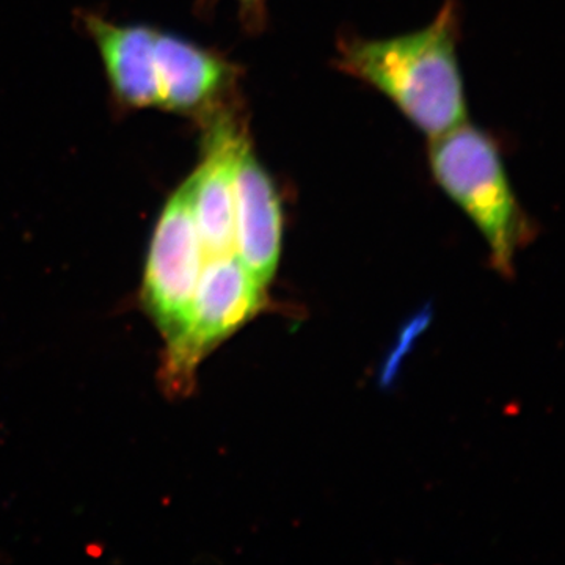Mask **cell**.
Segmentation results:
<instances>
[{
  "label": "cell",
  "instance_id": "obj_2",
  "mask_svg": "<svg viewBox=\"0 0 565 565\" xmlns=\"http://www.w3.org/2000/svg\"><path fill=\"white\" fill-rule=\"evenodd\" d=\"M429 162L440 188L486 237L494 267L512 274L525 223L494 141L463 121L434 137Z\"/></svg>",
  "mask_w": 565,
  "mask_h": 565
},
{
  "label": "cell",
  "instance_id": "obj_6",
  "mask_svg": "<svg viewBox=\"0 0 565 565\" xmlns=\"http://www.w3.org/2000/svg\"><path fill=\"white\" fill-rule=\"evenodd\" d=\"M245 139L236 122L225 115L215 118L203 161L188 178L204 262L234 255V174Z\"/></svg>",
  "mask_w": 565,
  "mask_h": 565
},
{
  "label": "cell",
  "instance_id": "obj_5",
  "mask_svg": "<svg viewBox=\"0 0 565 565\" xmlns=\"http://www.w3.org/2000/svg\"><path fill=\"white\" fill-rule=\"evenodd\" d=\"M281 243L280 196L245 139L234 174V255L263 288L277 270Z\"/></svg>",
  "mask_w": 565,
  "mask_h": 565
},
{
  "label": "cell",
  "instance_id": "obj_4",
  "mask_svg": "<svg viewBox=\"0 0 565 565\" xmlns=\"http://www.w3.org/2000/svg\"><path fill=\"white\" fill-rule=\"evenodd\" d=\"M204 266L189 181L170 196L152 234L141 300L167 343L184 329Z\"/></svg>",
  "mask_w": 565,
  "mask_h": 565
},
{
  "label": "cell",
  "instance_id": "obj_3",
  "mask_svg": "<svg viewBox=\"0 0 565 565\" xmlns=\"http://www.w3.org/2000/svg\"><path fill=\"white\" fill-rule=\"evenodd\" d=\"M264 289L236 255L206 259L188 322L163 356V388L188 393L196 366L262 310Z\"/></svg>",
  "mask_w": 565,
  "mask_h": 565
},
{
  "label": "cell",
  "instance_id": "obj_7",
  "mask_svg": "<svg viewBox=\"0 0 565 565\" xmlns=\"http://www.w3.org/2000/svg\"><path fill=\"white\" fill-rule=\"evenodd\" d=\"M154 61L159 106L177 114H207L234 81L228 62L170 33L156 35Z\"/></svg>",
  "mask_w": 565,
  "mask_h": 565
},
{
  "label": "cell",
  "instance_id": "obj_9",
  "mask_svg": "<svg viewBox=\"0 0 565 565\" xmlns=\"http://www.w3.org/2000/svg\"><path fill=\"white\" fill-rule=\"evenodd\" d=\"M241 2L248 3V6H253V3H258L259 0H241Z\"/></svg>",
  "mask_w": 565,
  "mask_h": 565
},
{
  "label": "cell",
  "instance_id": "obj_1",
  "mask_svg": "<svg viewBox=\"0 0 565 565\" xmlns=\"http://www.w3.org/2000/svg\"><path fill=\"white\" fill-rule=\"evenodd\" d=\"M457 32L459 14L456 3L448 2L422 31L348 41L341 46L338 66L384 93L419 131L434 139L467 118Z\"/></svg>",
  "mask_w": 565,
  "mask_h": 565
},
{
  "label": "cell",
  "instance_id": "obj_8",
  "mask_svg": "<svg viewBox=\"0 0 565 565\" xmlns=\"http://www.w3.org/2000/svg\"><path fill=\"white\" fill-rule=\"evenodd\" d=\"M84 25L102 54L115 99L129 109L159 106L154 46L158 32L147 25H120L87 13Z\"/></svg>",
  "mask_w": 565,
  "mask_h": 565
}]
</instances>
